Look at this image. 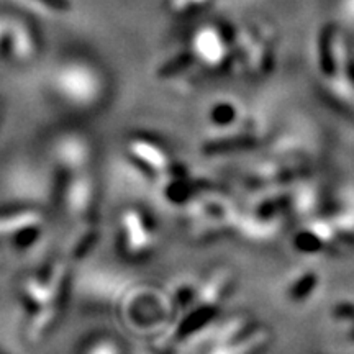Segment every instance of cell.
Listing matches in <instances>:
<instances>
[{
  "label": "cell",
  "instance_id": "52a82bcc",
  "mask_svg": "<svg viewBox=\"0 0 354 354\" xmlns=\"http://www.w3.org/2000/svg\"><path fill=\"white\" fill-rule=\"evenodd\" d=\"M88 354H120V351H118L117 344L112 342H100L91 348Z\"/></svg>",
  "mask_w": 354,
  "mask_h": 354
},
{
  "label": "cell",
  "instance_id": "6da1fadb",
  "mask_svg": "<svg viewBox=\"0 0 354 354\" xmlns=\"http://www.w3.org/2000/svg\"><path fill=\"white\" fill-rule=\"evenodd\" d=\"M56 86L61 95L76 105L92 104L100 94V81L92 71L81 66L66 68L57 74Z\"/></svg>",
  "mask_w": 354,
  "mask_h": 354
},
{
  "label": "cell",
  "instance_id": "3957f363",
  "mask_svg": "<svg viewBox=\"0 0 354 354\" xmlns=\"http://www.w3.org/2000/svg\"><path fill=\"white\" fill-rule=\"evenodd\" d=\"M61 282H63V268L59 266L46 282L39 281V279H30L26 282L25 292L35 304H39L41 307H53L57 292H59Z\"/></svg>",
  "mask_w": 354,
  "mask_h": 354
},
{
  "label": "cell",
  "instance_id": "5b68a950",
  "mask_svg": "<svg viewBox=\"0 0 354 354\" xmlns=\"http://www.w3.org/2000/svg\"><path fill=\"white\" fill-rule=\"evenodd\" d=\"M38 223H41V216L37 212H21V214L0 216V236L33 228Z\"/></svg>",
  "mask_w": 354,
  "mask_h": 354
},
{
  "label": "cell",
  "instance_id": "277c9868",
  "mask_svg": "<svg viewBox=\"0 0 354 354\" xmlns=\"http://www.w3.org/2000/svg\"><path fill=\"white\" fill-rule=\"evenodd\" d=\"M130 151L143 165L151 167L153 171H165L167 167V156L159 146L146 140H135L130 143Z\"/></svg>",
  "mask_w": 354,
  "mask_h": 354
},
{
  "label": "cell",
  "instance_id": "7a4b0ae2",
  "mask_svg": "<svg viewBox=\"0 0 354 354\" xmlns=\"http://www.w3.org/2000/svg\"><path fill=\"white\" fill-rule=\"evenodd\" d=\"M127 246L131 253H143L153 243L151 230L148 228L140 212L128 210L122 216Z\"/></svg>",
  "mask_w": 354,
  "mask_h": 354
},
{
  "label": "cell",
  "instance_id": "8992f818",
  "mask_svg": "<svg viewBox=\"0 0 354 354\" xmlns=\"http://www.w3.org/2000/svg\"><path fill=\"white\" fill-rule=\"evenodd\" d=\"M57 153H59V158L63 159L68 166H82L87 158V148L84 146L82 141L79 140L63 141L59 149H57Z\"/></svg>",
  "mask_w": 354,
  "mask_h": 354
}]
</instances>
